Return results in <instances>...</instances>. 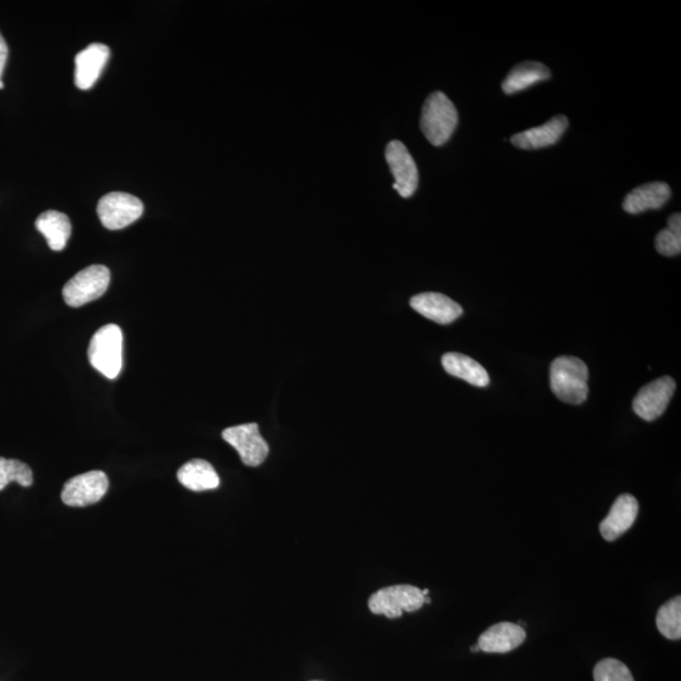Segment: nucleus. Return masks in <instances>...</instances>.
<instances>
[{
	"instance_id": "nucleus-1",
	"label": "nucleus",
	"mask_w": 681,
	"mask_h": 681,
	"mask_svg": "<svg viewBox=\"0 0 681 681\" xmlns=\"http://www.w3.org/2000/svg\"><path fill=\"white\" fill-rule=\"evenodd\" d=\"M550 388L564 403L586 402L589 390L587 365L578 357H558L550 366Z\"/></svg>"
},
{
	"instance_id": "nucleus-2",
	"label": "nucleus",
	"mask_w": 681,
	"mask_h": 681,
	"mask_svg": "<svg viewBox=\"0 0 681 681\" xmlns=\"http://www.w3.org/2000/svg\"><path fill=\"white\" fill-rule=\"evenodd\" d=\"M458 124L456 106L443 93H433L425 100L420 118V129L434 147H441L451 139Z\"/></svg>"
},
{
	"instance_id": "nucleus-3",
	"label": "nucleus",
	"mask_w": 681,
	"mask_h": 681,
	"mask_svg": "<svg viewBox=\"0 0 681 681\" xmlns=\"http://www.w3.org/2000/svg\"><path fill=\"white\" fill-rule=\"evenodd\" d=\"M91 366L105 378L117 379L123 367V332L117 325L101 327L89 345Z\"/></svg>"
},
{
	"instance_id": "nucleus-4",
	"label": "nucleus",
	"mask_w": 681,
	"mask_h": 681,
	"mask_svg": "<svg viewBox=\"0 0 681 681\" xmlns=\"http://www.w3.org/2000/svg\"><path fill=\"white\" fill-rule=\"evenodd\" d=\"M422 589L410 584H396L371 594L370 611L374 615L399 618L404 612H415L425 605Z\"/></svg>"
},
{
	"instance_id": "nucleus-5",
	"label": "nucleus",
	"mask_w": 681,
	"mask_h": 681,
	"mask_svg": "<svg viewBox=\"0 0 681 681\" xmlns=\"http://www.w3.org/2000/svg\"><path fill=\"white\" fill-rule=\"evenodd\" d=\"M109 283V269L104 265H91L71 278L62 293L67 306L79 308L104 296Z\"/></svg>"
},
{
	"instance_id": "nucleus-6",
	"label": "nucleus",
	"mask_w": 681,
	"mask_h": 681,
	"mask_svg": "<svg viewBox=\"0 0 681 681\" xmlns=\"http://www.w3.org/2000/svg\"><path fill=\"white\" fill-rule=\"evenodd\" d=\"M143 202L138 197L124 192H111L98 204V215L106 229L122 230L132 225L143 215Z\"/></svg>"
},
{
	"instance_id": "nucleus-7",
	"label": "nucleus",
	"mask_w": 681,
	"mask_h": 681,
	"mask_svg": "<svg viewBox=\"0 0 681 681\" xmlns=\"http://www.w3.org/2000/svg\"><path fill=\"white\" fill-rule=\"evenodd\" d=\"M222 438L238 451L241 461L246 466L258 467L268 457L269 446L260 434L257 423L227 428L222 432Z\"/></svg>"
},
{
	"instance_id": "nucleus-8",
	"label": "nucleus",
	"mask_w": 681,
	"mask_h": 681,
	"mask_svg": "<svg viewBox=\"0 0 681 681\" xmlns=\"http://www.w3.org/2000/svg\"><path fill=\"white\" fill-rule=\"evenodd\" d=\"M108 490V476L103 471H90L67 481L61 499L67 506L85 507L99 502Z\"/></svg>"
},
{
	"instance_id": "nucleus-9",
	"label": "nucleus",
	"mask_w": 681,
	"mask_h": 681,
	"mask_svg": "<svg viewBox=\"0 0 681 681\" xmlns=\"http://www.w3.org/2000/svg\"><path fill=\"white\" fill-rule=\"evenodd\" d=\"M385 158L395 178L394 190L404 198L412 197L419 185V173L408 148L399 140H393L386 147Z\"/></svg>"
},
{
	"instance_id": "nucleus-10",
	"label": "nucleus",
	"mask_w": 681,
	"mask_h": 681,
	"mask_svg": "<svg viewBox=\"0 0 681 681\" xmlns=\"http://www.w3.org/2000/svg\"><path fill=\"white\" fill-rule=\"evenodd\" d=\"M676 384L670 376H664L644 386L635 396L634 412L646 422H652L664 414L675 393Z\"/></svg>"
},
{
	"instance_id": "nucleus-11",
	"label": "nucleus",
	"mask_w": 681,
	"mask_h": 681,
	"mask_svg": "<svg viewBox=\"0 0 681 681\" xmlns=\"http://www.w3.org/2000/svg\"><path fill=\"white\" fill-rule=\"evenodd\" d=\"M110 50L101 43H93L75 57V84L80 90L93 88L108 64Z\"/></svg>"
},
{
	"instance_id": "nucleus-12",
	"label": "nucleus",
	"mask_w": 681,
	"mask_h": 681,
	"mask_svg": "<svg viewBox=\"0 0 681 681\" xmlns=\"http://www.w3.org/2000/svg\"><path fill=\"white\" fill-rule=\"evenodd\" d=\"M410 306L423 317L439 325H449L463 313L460 304L441 293L418 294L410 299Z\"/></svg>"
},
{
	"instance_id": "nucleus-13",
	"label": "nucleus",
	"mask_w": 681,
	"mask_h": 681,
	"mask_svg": "<svg viewBox=\"0 0 681 681\" xmlns=\"http://www.w3.org/2000/svg\"><path fill=\"white\" fill-rule=\"evenodd\" d=\"M639 514V502L630 494H623L612 505L610 514L602 521L600 531L607 542H615L634 525Z\"/></svg>"
},
{
	"instance_id": "nucleus-14",
	"label": "nucleus",
	"mask_w": 681,
	"mask_h": 681,
	"mask_svg": "<svg viewBox=\"0 0 681 681\" xmlns=\"http://www.w3.org/2000/svg\"><path fill=\"white\" fill-rule=\"evenodd\" d=\"M526 640L523 627L510 622H500L491 626L478 639V647L487 654H506L518 649Z\"/></svg>"
},
{
	"instance_id": "nucleus-15",
	"label": "nucleus",
	"mask_w": 681,
	"mask_h": 681,
	"mask_svg": "<svg viewBox=\"0 0 681 681\" xmlns=\"http://www.w3.org/2000/svg\"><path fill=\"white\" fill-rule=\"evenodd\" d=\"M568 128V119L558 115L540 127L525 130L511 137V143L516 148L533 151V149L547 148L557 143Z\"/></svg>"
},
{
	"instance_id": "nucleus-16",
	"label": "nucleus",
	"mask_w": 681,
	"mask_h": 681,
	"mask_svg": "<svg viewBox=\"0 0 681 681\" xmlns=\"http://www.w3.org/2000/svg\"><path fill=\"white\" fill-rule=\"evenodd\" d=\"M671 190L665 182L646 183L636 187L623 201L627 214L637 215L649 210H659L670 200Z\"/></svg>"
},
{
	"instance_id": "nucleus-17",
	"label": "nucleus",
	"mask_w": 681,
	"mask_h": 681,
	"mask_svg": "<svg viewBox=\"0 0 681 681\" xmlns=\"http://www.w3.org/2000/svg\"><path fill=\"white\" fill-rule=\"evenodd\" d=\"M442 365L449 375L465 380L477 388H486L490 384V376L485 367L466 355L448 352L442 357Z\"/></svg>"
},
{
	"instance_id": "nucleus-18",
	"label": "nucleus",
	"mask_w": 681,
	"mask_h": 681,
	"mask_svg": "<svg viewBox=\"0 0 681 681\" xmlns=\"http://www.w3.org/2000/svg\"><path fill=\"white\" fill-rule=\"evenodd\" d=\"M177 477L186 489L195 492L215 490L220 486V477L215 468L204 460H192L185 463L178 470Z\"/></svg>"
},
{
	"instance_id": "nucleus-19",
	"label": "nucleus",
	"mask_w": 681,
	"mask_h": 681,
	"mask_svg": "<svg viewBox=\"0 0 681 681\" xmlns=\"http://www.w3.org/2000/svg\"><path fill=\"white\" fill-rule=\"evenodd\" d=\"M548 79H550V70L547 66L540 62L526 61L509 72L502 82V91L507 95H513Z\"/></svg>"
},
{
	"instance_id": "nucleus-20",
	"label": "nucleus",
	"mask_w": 681,
	"mask_h": 681,
	"mask_svg": "<svg viewBox=\"0 0 681 681\" xmlns=\"http://www.w3.org/2000/svg\"><path fill=\"white\" fill-rule=\"evenodd\" d=\"M36 229L45 236L53 251H61L66 248L72 230L69 216L53 210L43 212L38 217Z\"/></svg>"
},
{
	"instance_id": "nucleus-21",
	"label": "nucleus",
	"mask_w": 681,
	"mask_h": 681,
	"mask_svg": "<svg viewBox=\"0 0 681 681\" xmlns=\"http://www.w3.org/2000/svg\"><path fill=\"white\" fill-rule=\"evenodd\" d=\"M656 626L661 635L669 640H680L681 637V597L664 603L656 616Z\"/></svg>"
},
{
	"instance_id": "nucleus-22",
	"label": "nucleus",
	"mask_w": 681,
	"mask_h": 681,
	"mask_svg": "<svg viewBox=\"0 0 681 681\" xmlns=\"http://www.w3.org/2000/svg\"><path fill=\"white\" fill-rule=\"evenodd\" d=\"M668 229L661 230L656 236L655 246L664 257H676L681 253V216H670Z\"/></svg>"
},
{
	"instance_id": "nucleus-23",
	"label": "nucleus",
	"mask_w": 681,
	"mask_h": 681,
	"mask_svg": "<svg viewBox=\"0 0 681 681\" xmlns=\"http://www.w3.org/2000/svg\"><path fill=\"white\" fill-rule=\"evenodd\" d=\"M11 482L30 487L33 484L31 467L18 460L0 457V491L6 489Z\"/></svg>"
},
{
	"instance_id": "nucleus-24",
	"label": "nucleus",
	"mask_w": 681,
	"mask_h": 681,
	"mask_svg": "<svg viewBox=\"0 0 681 681\" xmlns=\"http://www.w3.org/2000/svg\"><path fill=\"white\" fill-rule=\"evenodd\" d=\"M594 681H634L631 671L621 661L605 659L593 670Z\"/></svg>"
},
{
	"instance_id": "nucleus-25",
	"label": "nucleus",
	"mask_w": 681,
	"mask_h": 681,
	"mask_svg": "<svg viewBox=\"0 0 681 681\" xmlns=\"http://www.w3.org/2000/svg\"><path fill=\"white\" fill-rule=\"evenodd\" d=\"M8 60V46L6 40H4L2 33H0V81H2V76L4 69H6Z\"/></svg>"
},
{
	"instance_id": "nucleus-26",
	"label": "nucleus",
	"mask_w": 681,
	"mask_h": 681,
	"mask_svg": "<svg viewBox=\"0 0 681 681\" xmlns=\"http://www.w3.org/2000/svg\"><path fill=\"white\" fill-rule=\"evenodd\" d=\"M471 651L472 652H478V651H481V650H480V647H478V645H475V646L471 647Z\"/></svg>"
},
{
	"instance_id": "nucleus-27",
	"label": "nucleus",
	"mask_w": 681,
	"mask_h": 681,
	"mask_svg": "<svg viewBox=\"0 0 681 681\" xmlns=\"http://www.w3.org/2000/svg\"><path fill=\"white\" fill-rule=\"evenodd\" d=\"M3 89H4V85H3V82H2V81H0V90H3Z\"/></svg>"
}]
</instances>
